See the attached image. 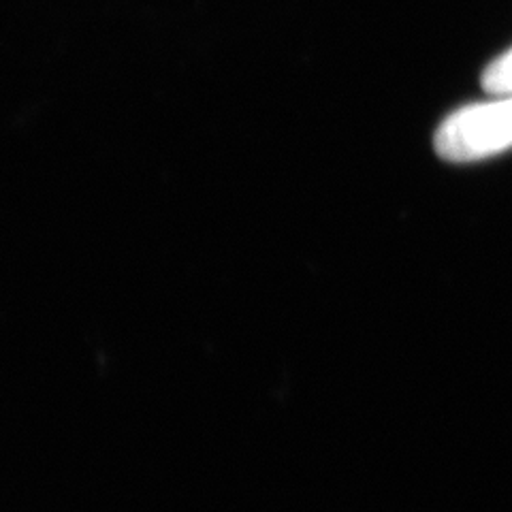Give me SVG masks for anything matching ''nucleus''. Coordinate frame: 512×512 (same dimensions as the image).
Wrapping results in <instances>:
<instances>
[{"instance_id": "nucleus-1", "label": "nucleus", "mask_w": 512, "mask_h": 512, "mask_svg": "<svg viewBox=\"0 0 512 512\" xmlns=\"http://www.w3.org/2000/svg\"><path fill=\"white\" fill-rule=\"evenodd\" d=\"M448 163H476L512 148V94L474 103L448 116L434 139Z\"/></svg>"}, {"instance_id": "nucleus-2", "label": "nucleus", "mask_w": 512, "mask_h": 512, "mask_svg": "<svg viewBox=\"0 0 512 512\" xmlns=\"http://www.w3.org/2000/svg\"><path fill=\"white\" fill-rule=\"evenodd\" d=\"M483 88L493 96L512 94V47L485 69Z\"/></svg>"}]
</instances>
